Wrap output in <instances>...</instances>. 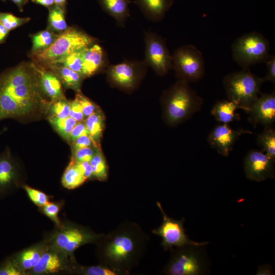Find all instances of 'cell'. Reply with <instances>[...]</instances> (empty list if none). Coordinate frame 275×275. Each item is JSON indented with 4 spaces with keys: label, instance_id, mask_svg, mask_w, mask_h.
Here are the masks:
<instances>
[{
    "label": "cell",
    "instance_id": "obj_1",
    "mask_svg": "<svg viewBox=\"0 0 275 275\" xmlns=\"http://www.w3.org/2000/svg\"><path fill=\"white\" fill-rule=\"evenodd\" d=\"M43 94L33 64H20L0 74V121L47 113L50 101Z\"/></svg>",
    "mask_w": 275,
    "mask_h": 275
},
{
    "label": "cell",
    "instance_id": "obj_2",
    "mask_svg": "<svg viewBox=\"0 0 275 275\" xmlns=\"http://www.w3.org/2000/svg\"><path fill=\"white\" fill-rule=\"evenodd\" d=\"M149 235L140 226L124 221L104 234L96 243L100 264L127 275L139 263L147 249Z\"/></svg>",
    "mask_w": 275,
    "mask_h": 275
},
{
    "label": "cell",
    "instance_id": "obj_3",
    "mask_svg": "<svg viewBox=\"0 0 275 275\" xmlns=\"http://www.w3.org/2000/svg\"><path fill=\"white\" fill-rule=\"evenodd\" d=\"M203 103L188 82L178 79L161 96L163 119L168 126H176L199 112Z\"/></svg>",
    "mask_w": 275,
    "mask_h": 275
},
{
    "label": "cell",
    "instance_id": "obj_4",
    "mask_svg": "<svg viewBox=\"0 0 275 275\" xmlns=\"http://www.w3.org/2000/svg\"><path fill=\"white\" fill-rule=\"evenodd\" d=\"M206 245H187L173 248L162 270L167 275H202L210 272Z\"/></svg>",
    "mask_w": 275,
    "mask_h": 275
},
{
    "label": "cell",
    "instance_id": "obj_5",
    "mask_svg": "<svg viewBox=\"0 0 275 275\" xmlns=\"http://www.w3.org/2000/svg\"><path fill=\"white\" fill-rule=\"evenodd\" d=\"M263 82V77L253 74L250 69L230 73L224 77L223 81L228 99L246 113L258 97Z\"/></svg>",
    "mask_w": 275,
    "mask_h": 275
},
{
    "label": "cell",
    "instance_id": "obj_6",
    "mask_svg": "<svg viewBox=\"0 0 275 275\" xmlns=\"http://www.w3.org/2000/svg\"><path fill=\"white\" fill-rule=\"evenodd\" d=\"M97 39L76 28H68L47 48L33 53L38 62L49 63L73 52L89 47Z\"/></svg>",
    "mask_w": 275,
    "mask_h": 275
},
{
    "label": "cell",
    "instance_id": "obj_7",
    "mask_svg": "<svg viewBox=\"0 0 275 275\" xmlns=\"http://www.w3.org/2000/svg\"><path fill=\"white\" fill-rule=\"evenodd\" d=\"M269 43L261 33L251 32L239 37L232 45V57L242 69L265 62L270 56Z\"/></svg>",
    "mask_w": 275,
    "mask_h": 275
},
{
    "label": "cell",
    "instance_id": "obj_8",
    "mask_svg": "<svg viewBox=\"0 0 275 275\" xmlns=\"http://www.w3.org/2000/svg\"><path fill=\"white\" fill-rule=\"evenodd\" d=\"M103 233H96L88 228L74 224H64L50 239L49 246L75 260L73 253L78 248L88 243H96Z\"/></svg>",
    "mask_w": 275,
    "mask_h": 275
},
{
    "label": "cell",
    "instance_id": "obj_9",
    "mask_svg": "<svg viewBox=\"0 0 275 275\" xmlns=\"http://www.w3.org/2000/svg\"><path fill=\"white\" fill-rule=\"evenodd\" d=\"M172 69L175 71L178 79L197 82L204 75L203 56L193 45L180 46L172 54Z\"/></svg>",
    "mask_w": 275,
    "mask_h": 275
},
{
    "label": "cell",
    "instance_id": "obj_10",
    "mask_svg": "<svg viewBox=\"0 0 275 275\" xmlns=\"http://www.w3.org/2000/svg\"><path fill=\"white\" fill-rule=\"evenodd\" d=\"M148 67L144 61L124 60L116 65H109L105 71L107 80L112 87L131 92L140 84Z\"/></svg>",
    "mask_w": 275,
    "mask_h": 275
},
{
    "label": "cell",
    "instance_id": "obj_11",
    "mask_svg": "<svg viewBox=\"0 0 275 275\" xmlns=\"http://www.w3.org/2000/svg\"><path fill=\"white\" fill-rule=\"evenodd\" d=\"M156 204L162 214V222L159 227L152 230V233L161 238L160 245L165 251H171L174 247L209 244L207 241L197 242L190 239L184 228L185 218L182 217L178 220L169 217L163 210L161 203L158 201Z\"/></svg>",
    "mask_w": 275,
    "mask_h": 275
},
{
    "label": "cell",
    "instance_id": "obj_12",
    "mask_svg": "<svg viewBox=\"0 0 275 275\" xmlns=\"http://www.w3.org/2000/svg\"><path fill=\"white\" fill-rule=\"evenodd\" d=\"M146 64L151 67L158 76L166 75L172 69V55L168 48L166 40L156 33L145 32Z\"/></svg>",
    "mask_w": 275,
    "mask_h": 275
},
{
    "label": "cell",
    "instance_id": "obj_13",
    "mask_svg": "<svg viewBox=\"0 0 275 275\" xmlns=\"http://www.w3.org/2000/svg\"><path fill=\"white\" fill-rule=\"evenodd\" d=\"M275 160L264 152L251 150L245 155L244 171L246 177L255 181H263L273 179L275 176Z\"/></svg>",
    "mask_w": 275,
    "mask_h": 275
},
{
    "label": "cell",
    "instance_id": "obj_14",
    "mask_svg": "<svg viewBox=\"0 0 275 275\" xmlns=\"http://www.w3.org/2000/svg\"><path fill=\"white\" fill-rule=\"evenodd\" d=\"M245 133L251 134L252 132L242 128L235 130L228 124L221 123L211 130L207 141L219 154L227 157L239 137Z\"/></svg>",
    "mask_w": 275,
    "mask_h": 275
},
{
    "label": "cell",
    "instance_id": "obj_15",
    "mask_svg": "<svg viewBox=\"0 0 275 275\" xmlns=\"http://www.w3.org/2000/svg\"><path fill=\"white\" fill-rule=\"evenodd\" d=\"M248 113L249 122L270 126L275 122V93H261L251 105Z\"/></svg>",
    "mask_w": 275,
    "mask_h": 275
},
{
    "label": "cell",
    "instance_id": "obj_16",
    "mask_svg": "<svg viewBox=\"0 0 275 275\" xmlns=\"http://www.w3.org/2000/svg\"><path fill=\"white\" fill-rule=\"evenodd\" d=\"M76 262L49 246L43 254L36 265L29 272L43 274L72 270Z\"/></svg>",
    "mask_w": 275,
    "mask_h": 275
},
{
    "label": "cell",
    "instance_id": "obj_17",
    "mask_svg": "<svg viewBox=\"0 0 275 275\" xmlns=\"http://www.w3.org/2000/svg\"><path fill=\"white\" fill-rule=\"evenodd\" d=\"M109 66L105 51L98 44L94 43L84 50L82 74L86 78L105 70Z\"/></svg>",
    "mask_w": 275,
    "mask_h": 275
},
{
    "label": "cell",
    "instance_id": "obj_18",
    "mask_svg": "<svg viewBox=\"0 0 275 275\" xmlns=\"http://www.w3.org/2000/svg\"><path fill=\"white\" fill-rule=\"evenodd\" d=\"M36 71L41 90L51 102L64 98L62 83L51 70L33 64Z\"/></svg>",
    "mask_w": 275,
    "mask_h": 275
},
{
    "label": "cell",
    "instance_id": "obj_19",
    "mask_svg": "<svg viewBox=\"0 0 275 275\" xmlns=\"http://www.w3.org/2000/svg\"><path fill=\"white\" fill-rule=\"evenodd\" d=\"M48 247V245L43 243L36 244L18 253L12 258L18 267L26 273L36 265Z\"/></svg>",
    "mask_w": 275,
    "mask_h": 275
},
{
    "label": "cell",
    "instance_id": "obj_20",
    "mask_svg": "<svg viewBox=\"0 0 275 275\" xmlns=\"http://www.w3.org/2000/svg\"><path fill=\"white\" fill-rule=\"evenodd\" d=\"M135 3L147 19L157 22L164 18L174 0H135Z\"/></svg>",
    "mask_w": 275,
    "mask_h": 275
},
{
    "label": "cell",
    "instance_id": "obj_21",
    "mask_svg": "<svg viewBox=\"0 0 275 275\" xmlns=\"http://www.w3.org/2000/svg\"><path fill=\"white\" fill-rule=\"evenodd\" d=\"M59 78L62 84L68 89L80 92L82 80L85 77L82 74L60 64L46 65Z\"/></svg>",
    "mask_w": 275,
    "mask_h": 275
},
{
    "label": "cell",
    "instance_id": "obj_22",
    "mask_svg": "<svg viewBox=\"0 0 275 275\" xmlns=\"http://www.w3.org/2000/svg\"><path fill=\"white\" fill-rule=\"evenodd\" d=\"M103 10L113 17L118 26L123 27L130 16V0H99Z\"/></svg>",
    "mask_w": 275,
    "mask_h": 275
},
{
    "label": "cell",
    "instance_id": "obj_23",
    "mask_svg": "<svg viewBox=\"0 0 275 275\" xmlns=\"http://www.w3.org/2000/svg\"><path fill=\"white\" fill-rule=\"evenodd\" d=\"M239 109L238 106L229 100H222L217 101L211 110V114L215 119L222 124H227L234 121H238L240 116L236 112Z\"/></svg>",
    "mask_w": 275,
    "mask_h": 275
},
{
    "label": "cell",
    "instance_id": "obj_24",
    "mask_svg": "<svg viewBox=\"0 0 275 275\" xmlns=\"http://www.w3.org/2000/svg\"><path fill=\"white\" fill-rule=\"evenodd\" d=\"M16 166L8 152L0 154V193L6 191L15 182Z\"/></svg>",
    "mask_w": 275,
    "mask_h": 275
},
{
    "label": "cell",
    "instance_id": "obj_25",
    "mask_svg": "<svg viewBox=\"0 0 275 275\" xmlns=\"http://www.w3.org/2000/svg\"><path fill=\"white\" fill-rule=\"evenodd\" d=\"M84 123L89 135L95 145L100 147V142L105 126V116L101 110L87 117Z\"/></svg>",
    "mask_w": 275,
    "mask_h": 275
},
{
    "label": "cell",
    "instance_id": "obj_26",
    "mask_svg": "<svg viewBox=\"0 0 275 275\" xmlns=\"http://www.w3.org/2000/svg\"><path fill=\"white\" fill-rule=\"evenodd\" d=\"M86 180L76 168L74 160L71 158L62 178L63 185L66 188L72 189L79 187Z\"/></svg>",
    "mask_w": 275,
    "mask_h": 275
},
{
    "label": "cell",
    "instance_id": "obj_27",
    "mask_svg": "<svg viewBox=\"0 0 275 275\" xmlns=\"http://www.w3.org/2000/svg\"><path fill=\"white\" fill-rule=\"evenodd\" d=\"M257 143L262 147V152H264L271 159L275 160V130L265 127L264 130L257 135Z\"/></svg>",
    "mask_w": 275,
    "mask_h": 275
},
{
    "label": "cell",
    "instance_id": "obj_28",
    "mask_svg": "<svg viewBox=\"0 0 275 275\" xmlns=\"http://www.w3.org/2000/svg\"><path fill=\"white\" fill-rule=\"evenodd\" d=\"M92 167L93 178L101 181L108 179V168L101 148H98L90 161Z\"/></svg>",
    "mask_w": 275,
    "mask_h": 275
},
{
    "label": "cell",
    "instance_id": "obj_29",
    "mask_svg": "<svg viewBox=\"0 0 275 275\" xmlns=\"http://www.w3.org/2000/svg\"><path fill=\"white\" fill-rule=\"evenodd\" d=\"M48 120L56 131L65 140L69 141L70 134L77 121L70 117L60 119L48 115Z\"/></svg>",
    "mask_w": 275,
    "mask_h": 275
},
{
    "label": "cell",
    "instance_id": "obj_30",
    "mask_svg": "<svg viewBox=\"0 0 275 275\" xmlns=\"http://www.w3.org/2000/svg\"><path fill=\"white\" fill-rule=\"evenodd\" d=\"M85 48L70 53L46 65L60 64L82 74V56Z\"/></svg>",
    "mask_w": 275,
    "mask_h": 275
},
{
    "label": "cell",
    "instance_id": "obj_31",
    "mask_svg": "<svg viewBox=\"0 0 275 275\" xmlns=\"http://www.w3.org/2000/svg\"><path fill=\"white\" fill-rule=\"evenodd\" d=\"M48 22V28L52 32L62 33L68 28L64 11L56 5L49 8Z\"/></svg>",
    "mask_w": 275,
    "mask_h": 275
},
{
    "label": "cell",
    "instance_id": "obj_32",
    "mask_svg": "<svg viewBox=\"0 0 275 275\" xmlns=\"http://www.w3.org/2000/svg\"><path fill=\"white\" fill-rule=\"evenodd\" d=\"M57 35L50 30H44L32 37V52L33 53L48 47L53 42Z\"/></svg>",
    "mask_w": 275,
    "mask_h": 275
},
{
    "label": "cell",
    "instance_id": "obj_33",
    "mask_svg": "<svg viewBox=\"0 0 275 275\" xmlns=\"http://www.w3.org/2000/svg\"><path fill=\"white\" fill-rule=\"evenodd\" d=\"M73 271L75 273L85 275H120L118 271L102 264L83 266L76 263Z\"/></svg>",
    "mask_w": 275,
    "mask_h": 275
},
{
    "label": "cell",
    "instance_id": "obj_34",
    "mask_svg": "<svg viewBox=\"0 0 275 275\" xmlns=\"http://www.w3.org/2000/svg\"><path fill=\"white\" fill-rule=\"evenodd\" d=\"M70 101L65 97L50 102L47 113L49 115L60 119H65L69 116Z\"/></svg>",
    "mask_w": 275,
    "mask_h": 275
},
{
    "label": "cell",
    "instance_id": "obj_35",
    "mask_svg": "<svg viewBox=\"0 0 275 275\" xmlns=\"http://www.w3.org/2000/svg\"><path fill=\"white\" fill-rule=\"evenodd\" d=\"M30 20L29 17H18L10 13H0V22L9 31L23 25Z\"/></svg>",
    "mask_w": 275,
    "mask_h": 275
},
{
    "label": "cell",
    "instance_id": "obj_36",
    "mask_svg": "<svg viewBox=\"0 0 275 275\" xmlns=\"http://www.w3.org/2000/svg\"><path fill=\"white\" fill-rule=\"evenodd\" d=\"M40 208L42 213L53 222L58 229L61 228L64 226L58 216L61 209L59 203L49 202Z\"/></svg>",
    "mask_w": 275,
    "mask_h": 275
},
{
    "label": "cell",
    "instance_id": "obj_37",
    "mask_svg": "<svg viewBox=\"0 0 275 275\" xmlns=\"http://www.w3.org/2000/svg\"><path fill=\"white\" fill-rule=\"evenodd\" d=\"M100 148L93 146L72 149L71 158L76 162H90L97 149Z\"/></svg>",
    "mask_w": 275,
    "mask_h": 275
},
{
    "label": "cell",
    "instance_id": "obj_38",
    "mask_svg": "<svg viewBox=\"0 0 275 275\" xmlns=\"http://www.w3.org/2000/svg\"><path fill=\"white\" fill-rule=\"evenodd\" d=\"M75 97L77 99L81 106L85 119L91 115L101 110L98 105L83 95L81 91L76 92Z\"/></svg>",
    "mask_w": 275,
    "mask_h": 275
},
{
    "label": "cell",
    "instance_id": "obj_39",
    "mask_svg": "<svg viewBox=\"0 0 275 275\" xmlns=\"http://www.w3.org/2000/svg\"><path fill=\"white\" fill-rule=\"evenodd\" d=\"M30 200L37 206L41 207L49 202V197L44 193L33 188L27 185L23 186Z\"/></svg>",
    "mask_w": 275,
    "mask_h": 275
},
{
    "label": "cell",
    "instance_id": "obj_40",
    "mask_svg": "<svg viewBox=\"0 0 275 275\" xmlns=\"http://www.w3.org/2000/svg\"><path fill=\"white\" fill-rule=\"evenodd\" d=\"M25 274L16 264L12 257L7 259L0 265V275H22Z\"/></svg>",
    "mask_w": 275,
    "mask_h": 275
},
{
    "label": "cell",
    "instance_id": "obj_41",
    "mask_svg": "<svg viewBox=\"0 0 275 275\" xmlns=\"http://www.w3.org/2000/svg\"><path fill=\"white\" fill-rule=\"evenodd\" d=\"M69 117L74 119L77 122H84L85 120L81 106L76 97L73 100L70 101Z\"/></svg>",
    "mask_w": 275,
    "mask_h": 275
},
{
    "label": "cell",
    "instance_id": "obj_42",
    "mask_svg": "<svg viewBox=\"0 0 275 275\" xmlns=\"http://www.w3.org/2000/svg\"><path fill=\"white\" fill-rule=\"evenodd\" d=\"M267 67L266 75L263 77L264 82L270 81L275 82V56L270 55L265 62Z\"/></svg>",
    "mask_w": 275,
    "mask_h": 275
},
{
    "label": "cell",
    "instance_id": "obj_43",
    "mask_svg": "<svg viewBox=\"0 0 275 275\" xmlns=\"http://www.w3.org/2000/svg\"><path fill=\"white\" fill-rule=\"evenodd\" d=\"M71 145L72 149L88 147H97L89 134L79 136L71 143Z\"/></svg>",
    "mask_w": 275,
    "mask_h": 275
},
{
    "label": "cell",
    "instance_id": "obj_44",
    "mask_svg": "<svg viewBox=\"0 0 275 275\" xmlns=\"http://www.w3.org/2000/svg\"><path fill=\"white\" fill-rule=\"evenodd\" d=\"M74 161L76 168L86 180L94 179L92 167L89 161Z\"/></svg>",
    "mask_w": 275,
    "mask_h": 275
},
{
    "label": "cell",
    "instance_id": "obj_45",
    "mask_svg": "<svg viewBox=\"0 0 275 275\" xmlns=\"http://www.w3.org/2000/svg\"><path fill=\"white\" fill-rule=\"evenodd\" d=\"M88 134L84 122H77L70 134L68 142L71 143L80 136Z\"/></svg>",
    "mask_w": 275,
    "mask_h": 275
},
{
    "label": "cell",
    "instance_id": "obj_46",
    "mask_svg": "<svg viewBox=\"0 0 275 275\" xmlns=\"http://www.w3.org/2000/svg\"><path fill=\"white\" fill-rule=\"evenodd\" d=\"M257 275H272L274 271L270 264L260 265L257 268Z\"/></svg>",
    "mask_w": 275,
    "mask_h": 275
},
{
    "label": "cell",
    "instance_id": "obj_47",
    "mask_svg": "<svg viewBox=\"0 0 275 275\" xmlns=\"http://www.w3.org/2000/svg\"><path fill=\"white\" fill-rule=\"evenodd\" d=\"M33 3L46 7H51L54 4V0H32Z\"/></svg>",
    "mask_w": 275,
    "mask_h": 275
},
{
    "label": "cell",
    "instance_id": "obj_48",
    "mask_svg": "<svg viewBox=\"0 0 275 275\" xmlns=\"http://www.w3.org/2000/svg\"><path fill=\"white\" fill-rule=\"evenodd\" d=\"M9 32L0 22V43L5 39Z\"/></svg>",
    "mask_w": 275,
    "mask_h": 275
},
{
    "label": "cell",
    "instance_id": "obj_49",
    "mask_svg": "<svg viewBox=\"0 0 275 275\" xmlns=\"http://www.w3.org/2000/svg\"><path fill=\"white\" fill-rule=\"evenodd\" d=\"M15 4L20 11H23V7L28 2V0H11Z\"/></svg>",
    "mask_w": 275,
    "mask_h": 275
},
{
    "label": "cell",
    "instance_id": "obj_50",
    "mask_svg": "<svg viewBox=\"0 0 275 275\" xmlns=\"http://www.w3.org/2000/svg\"><path fill=\"white\" fill-rule=\"evenodd\" d=\"M54 3L59 8L65 10L66 0H54Z\"/></svg>",
    "mask_w": 275,
    "mask_h": 275
},
{
    "label": "cell",
    "instance_id": "obj_51",
    "mask_svg": "<svg viewBox=\"0 0 275 275\" xmlns=\"http://www.w3.org/2000/svg\"><path fill=\"white\" fill-rule=\"evenodd\" d=\"M2 133H3V131H0V135H1V134Z\"/></svg>",
    "mask_w": 275,
    "mask_h": 275
},
{
    "label": "cell",
    "instance_id": "obj_52",
    "mask_svg": "<svg viewBox=\"0 0 275 275\" xmlns=\"http://www.w3.org/2000/svg\"><path fill=\"white\" fill-rule=\"evenodd\" d=\"M2 1H3V2H5V1H6L7 0H2Z\"/></svg>",
    "mask_w": 275,
    "mask_h": 275
}]
</instances>
